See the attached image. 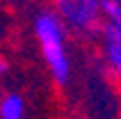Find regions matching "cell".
Returning a JSON list of instances; mask_svg holds the SVG:
<instances>
[{
  "mask_svg": "<svg viewBox=\"0 0 121 119\" xmlns=\"http://www.w3.org/2000/svg\"><path fill=\"white\" fill-rule=\"evenodd\" d=\"M34 37L39 44L41 57L48 66V73L60 87L69 85L71 80V57H69L66 27L50 9L37 14L34 18Z\"/></svg>",
  "mask_w": 121,
  "mask_h": 119,
  "instance_id": "1",
  "label": "cell"
},
{
  "mask_svg": "<svg viewBox=\"0 0 121 119\" xmlns=\"http://www.w3.org/2000/svg\"><path fill=\"white\" fill-rule=\"evenodd\" d=\"M50 12L62 21L66 32L80 34L87 39L98 37L103 30L101 0H50Z\"/></svg>",
  "mask_w": 121,
  "mask_h": 119,
  "instance_id": "2",
  "label": "cell"
},
{
  "mask_svg": "<svg viewBox=\"0 0 121 119\" xmlns=\"http://www.w3.org/2000/svg\"><path fill=\"white\" fill-rule=\"evenodd\" d=\"M98 37H101L105 64L121 85V25H103Z\"/></svg>",
  "mask_w": 121,
  "mask_h": 119,
  "instance_id": "3",
  "label": "cell"
},
{
  "mask_svg": "<svg viewBox=\"0 0 121 119\" xmlns=\"http://www.w3.org/2000/svg\"><path fill=\"white\" fill-rule=\"evenodd\" d=\"M25 117V99L16 92L0 96V119H23Z\"/></svg>",
  "mask_w": 121,
  "mask_h": 119,
  "instance_id": "4",
  "label": "cell"
},
{
  "mask_svg": "<svg viewBox=\"0 0 121 119\" xmlns=\"http://www.w3.org/2000/svg\"><path fill=\"white\" fill-rule=\"evenodd\" d=\"M103 25H121V0H101Z\"/></svg>",
  "mask_w": 121,
  "mask_h": 119,
  "instance_id": "5",
  "label": "cell"
},
{
  "mask_svg": "<svg viewBox=\"0 0 121 119\" xmlns=\"http://www.w3.org/2000/svg\"><path fill=\"white\" fill-rule=\"evenodd\" d=\"M7 71H9V62H7L5 57H0V78H2Z\"/></svg>",
  "mask_w": 121,
  "mask_h": 119,
  "instance_id": "6",
  "label": "cell"
}]
</instances>
